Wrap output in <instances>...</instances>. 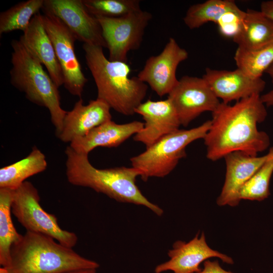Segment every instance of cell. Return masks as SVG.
I'll use <instances>...</instances> for the list:
<instances>
[{
	"mask_svg": "<svg viewBox=\"0 0 273 273\" xmlns=\"http://www.w3.org/2000/svg\"><path fill=\"white\" fill-rule=\"evenodd\" d=\"M188 57V52L170 37L159 54L148 58L137 76L162 97L168 95L177 83V67Z\"/></svg>",
	"mask_w": 273,
	"mask_h": 273,
	"instance_id": "cell-12",
	"label": "cell"
},
{
	"mask_svg": "<svg viewBox=\"0 0 273 273\" xmlns=\"http://www.w3.org/2000/svg\"><path fill=\"white\" fill-rule=\"evenodd\" d=\"M238 47L259 50L273 44V22L260 11L248 9L239 33L233 38Z\"/></svg>",
	"mask_w": 273,
	"mask_h": 273,
	"instance_id": "cell-20",
	"label": "cell"
},
{
	"mask_svg": "<svg viewBox=\"0 0 273 273\" xmlns=\"http://www.w3.org/2000/svg\"><path fill=\"white\" fill-rule=\"evenodd\" d=\"M267 115L260 95L236 102L233 105L220 102L212 112L210 127L203 140L206 157L215 161L234 152L256 156L270 145L268 135L257 124Z\"/></svg>",
	"mask_w": 273,
	"mask_h": 273,
	"instance_id": "cell-1",
	"label": "cell"
},
{
	"mask_svg": "<svg viewBox=\"0 0 273 273\" xmlns=\"http://www.w3.org/2000/svg\"><path fill=\"white\" fill-rule=\"evenodd\" d=\"M55 240L46 235L26 231L12 245L10 263L6 268L10 273H62L99 267L97 262Z\"/></svg>",
	"mask_w": 273,
	"mask_h": 273,
	"instance_id": "cell-4",
	"label": "cell"
},
{
	"mask_svg": "<svg viewBox=\"0 0 273 273\" xmlns=\"http://www.w3.org/2000/svg\"><path fill=\"white\" fill-rule=\"evenodd\" d=\"M96 17L117 18L141 10L139 0H82Z\"/></svg>",
	"mask_w": 273,
	"mask_h": 273,
	"instance_id": "cell-27",
	"label": "cell"
},
{
	"mask_svg": "<svg viewBox=\"0 0 273 273\" xmlns=\"http://www.w3.org/2000/svg\"><path fill=\"white\" fill-rule=\"evenodd\" d=\"M109 50V59L127 62V54L139 49L152 14L140 10L117 18L96 17Z\"/></svg>",
	"mask_w": 273,
	"mask_h": 273,
	"instance_id": "cell-8",
	"label": "cell"
},
{
	"mask_svg": "<svg viewBox=\"0 0 273 273\" xmlns=\"http://www.w3.org/2000/svg\"><path fill=\"white\" fill-rule=\"evenodd\" d=\"M65 153L66 174L71 184L90 188L119 202L145 206L158 216L163 213L162 209L148 200L137 186L136 178L141 175L138 169L124 166L96 168L90 163L88 154L77 153L69 146Z\"/></svg>",
	"mask_w": 273,
	"mask_h": 273,
	"instance_id": "cell-2",
	"label": "cell"
},
{
	"mask_svg": "<svg viewBox=\"0 0 273 273\" xmlns=\"http://www.w3.org/2000/svg\"><path fill=\"white\" fill-rule=\"evenodd\" d=\"M196 273H235L231 271L224 269L220 266L218 261H213L209 259L203 262V267Z\"/></svg>",
	"mask_w": 273,
	"mask_h": 273,
	"instance_id": "cell-29",
	"label": "cell"
},
{
	"mask_svg": "<svg viewBox=\"0 0 273 273\" xmlns=\"http://www.w3.org/2000/svg\"><path fill=\"white\" fill-rule=\"evenodd\" d=\"M0 273H10L8 269L5 267L2 266L0 268Z\"/></svg>",
	"mask_w": 273,
	"mask_h": 273,
	"instance_id": "cell-33",
	"label": "cell"
},
{
	"mask_svg": "<svg viewBox=\"0 0 273 273\" xmlns=\"http://www.w3.org/2000/svg\"><path fill=\"white\" fill-rule=\"evenodd\" d=\"M238 8L234 1L208 0L190 6L183 20L189 29H196L209 22L216 23L224 13Z\"/></svg>",
	"mask_w": 273,
	"mask_h": 273,
	"instance_id": "cell-23",
	"label": "cell"
},
{
	"mask_svg": "<svg viewBox=\"0 0 273 273\" xmlns=\"http://www.w3.org/2000/svg\"><path fill=\"white\" fill-rule=\"evenodd\" d=\"M202 77L215 96L226 104L260 95L265 86L261 78H252L238 69L231 71L207 68Z\"/></svg>",
	"mask_w": 273,
	"mask_h": 273,
	"instance_id": "cell-16",
	"label": "cell"
},
{
	"mask_svg": "<svg viewBox=\"0 0 273 273\" xmlns=\"http://www.w3.org/2000/svg\"><path fill=\"white\" fill-rule=\"evenodd\" d=\"M23 32L19 40L46 67L49 75L59 87L64 83L63 76L53 44L46 31L42 14L39 12L36 14Z\"/></svg>",
	"mask_w": 273,
	"mask_h": 273,
	"instance_id": "cell-18",
	"label": "cell"
},
{
	"mask_svg": "<svg viewBox=\"0 0 273 273\" xmlns=\"http://www.w3.org/2000/svg\"><path fill=\"white\" fill-rule=\"evenodd\" d=\"M82 48L97 88V98L119 113L133 115L146 96L147 84L138 76H129L131 69L127 62L107 58L102 47L83 43Z\"/></svg>",
	"mask_w": 273,
	"mask_h": 273,
	"instance_id": "cell-3",
	"label": "cell"
},
{
	"mask_svg": "<svg viewBox=\"0 0 273 273\" xmlns=\"http://www.w3.org/2000/svg\"><path fill=\"white\" fill-rule=\"evenodd\" d=\"M237 69L253 79L261 78L273 63V44L259 50L237 48L234 56Z\"/></svg>",
	"mask_w": 273,
	"mask_h": 273,
	"instance_id": "cell-25",
	"label": "cell"
},
{
	"mask_svg": "<svg viewBox=\"0 0 273 273\" xmlns=\"http://www.w3.org/2000/svg\"><path fill=\"white\" fill-rule=\"evenodd\" d=\"M210 125L209 120L196 127L178 129L164 136L143 153L131 158L132 167L139 170L144 181L152 177H165L186 156L188 145L204 139Z\"/></svg>",
	"mask_w": 273,
	"mask_h": 273,
	"instance_id": "cell-6",
	"label": "cell"
},
{
	"mask_svg": "<svg viewBox=\"0 0 273 273\" xmlns=\"http://www.w3.org/2000/svg\"><path fill=\"white\" fill-rule=\"evenodd\" d=\"M43 13L44 26L62 70L63 85L72 95L80 98L87 79L75 52L76 38L59 18L48 12Z\"/></svg>",
	"mask_w": 273,
	"mask_h": 273,
	"instance_id": "cell-9",
	"label": "cell"
},
{
	"mask_svg": "<svg viewBox=\"0 0 273 273\" xmlns=\"http://www.w3.org/2000/svg\"><path fill=\"white\" fill-rule=\"evenodd\" d=\"M177 113L180 125L187 126L204 112H213L220 103L203 77L185 75L168 95Z\"/></svg>",
	"mask_w": 273,
	"mask_h": 273,
	"instance_id": "cell-10",
	"label": "cell"
},
{
	"mask_svg": "<svg viewBox=\"0 0 273 273\" xmlns=\"http://www.w3.org/2000/svg\"><path fill=\"white\" fill-rule=\"evenodd\" d=\"M245 15V12L240 8L224 13L216 23L220 34L226 37H235L241 30Z\"/></svg>",
	"mask_w": 273,
	"mask_h": 273,
	"instance_id": "cell-28",
	"label": "cell"
},
{
	"mask_svg": "<svg viewBox=\"0 0 273 273\" xmlns=\"http://www.w3.org/2000/svg\"><path fill=\"white\" fill-rule=\"evenodd\" d=\"M44 0L21 2L0 14V34L14 31L23 32L32 18L42 9Z\"/></svg>",
	"mask_w": 273,
	"mask_h": 273,
	"instance_id": "cell-24",
	"label": "cell"
},
{
	"mask_svg": "<svg viewBox=\"0 0 273 273\" xmlns=\"http://www.w3.org/2000/svg\"><path fill=\"white\" fill-rule=\"evenodd\" d=\"M62 273H96V269L84 268L77 269L65 271Z\"/></svg>",
	"mask_w": 273,
	"mask_h": 273,
	"instance_id": "cell-32",
	"label": "cell"
},
{
	"mask_svg": "<svg viewBox=\"0 0 273 273\" xmlns=\"http://www.w3.org/2000/svg\"><path fill=\"white\" fill-rule=\"evenodd\" d=\"M47 165L44 154L34 146L26 157L0 169V188L15 190L28 177L44 171Z\"/></svg>",
	"mask_w": 273,
	"mask_h": 273,
	"instance_id": "cell-21",
	"label": "cell"
},
{
	"mask_svg": "<svg viewBox=\"0 0 273 273\" xmlns=\"http://www.w3.org/2000/svg\"><path fill=\"white\" fill-rule=\"evenodd\" d=\"M144 123L134 121L117 124L110 120L90 130L83 136L74 139L69 146L75 152L88 154L98 147H117L143 128Z\"/></svg>",
	"mask_w": 273,
	"mask_h": 273,
	"instance_id": "cell-19",
	"label": "cell"
},
{
	"mask_svg": "<svg viewBox=\"0 0 273 273\" xmlns=\"http://www.w3.org/2000/svg\"><path fill=\"white\" fill-rule=\"evenodd\" d=\"M169 260L158 265L155 273L172 271L174 273H196L202 268V262L212 257L220 259L224 263L233 264V259L218 251L211 248L207 244L204 233L199 234L188 242L177 241L168 252Z\"/></svg>",
	"mask_w": 273,
	"mask_h": 273,
	"instance_id": "cell-13",
	"label": "cell"
},
{
	"mask_svg": "<svg viewBox=\"0 0 273 273\" xmlns=\"http://www.w3.org/2000/svg\"><path fill=\"white\" fill-rule=\"evenodd\" d=\"M42 9L59 18L77 40L107 48L98 19L89 12L82 0H44Z\"/></svg>",
	"mask_w": 273,
	"mask_h": 273,
	"instance_id": "cell-11",
	"label": "cell"
},
{
	"mask_svg": "<svg viewBox=\"0 0 273 273\" xmlns=\"http://www.w3.org/2000/svg\"><path fill=\"white\" fill-rule=\"evenodd\" d=\"M271 78L273 84V63L265 72ZM261 100L263 104L267 107L273 106V89L266 94L260 96Z\"/></svg>",
	"mask_w": 273,
	"mask_h": 273,
	"instance_id": "cell-30",
	"label": "cell"
},
{
	"mask_svg": "<svg viewBox=\"0 0 273 273\" xmlns=\"http://www.w3.org/2000/svg\"><path fill=\"white\" fill-rule=\"evenodd\" d=\"M11 210L26 231L49 236L69 248L76 245V235L62 229L56 216L41 207L38 192L31 183L25 181L14 190Z\"/></svg>",
	"mask_w": 273,
	"mask_h": 273,
	"instance_id": "cell-7",
	"label": "cell"
},
{
	"mask_svg": "<svg viewBox=\"0 0 273 273\" xmlns=\"http://www.w3.org/2000/svg\"><path fill=\"white\" fill-rule=\"evenodd\" d=\"M11 45L13 50L12 67L10 70L11 84L24 93L30 102L48 109L58 136L67 113L61 106L59 87L44 70L41 62L19 39L12 40Z\"/></svg>",
	"mask_w": 273,
	"mask_h": 273,
	"instance_id": "cell-5",
	"label": "cell"
},
{
	"mask_svg": "<svg viewBox=\"0 0 273 273\" xmlns=\"http://www.w3.org/2000/svg\"><path fill=\"white\" fill-rule=\"evenodd\" d=\"M260 11L273 22V0L262 2Z\"/></svg>",
	"mask_w": 273,
	"mask_h": 273,
	"instance_id": "cell-31",
	"label": "cell"
},
{
	"mask_svg": "<svg viewBox=\"0 0 273 273\" xmlns=\"http://www.w3.org/2000/svg\"><path fill=\"white\" fill-rule=\"evenodd\" d=\"M14 190L0 188V264L7 267L10 263L11 248L22 235L18 233L11 217Z\"/></svg>",
	"mask_w": 273,
	"mask_h": 273,
	"instance_id": "cell-22",
	"label": "cell"
},
{
	"mask_svg": "<svg viewBox=\"0 0 273 273\" xmlns=\"http://www.w3.org/2000/svg\"><path fill=\"white\" fill-rule=\"evenodd\" d=\"M135 113L142 115L145 122L133 140L144 144L146 148L164 136L179 129L181 125L176 111L168 98L157 101L148 100L135 109Z\"/></svg>",
	"mask_w": 273,
	"mask_h": 273,
	"instance_id": "cell-14",
	"label": "cell"
},
{
	"mask_svg": "<svg viewBox=\"0 0 273 273\" xmlns=\"http://www.w3.org/2000/svg\"><path fill=\"white\" fill-rule=\"evenodd\" d=\"M110 107L103 100L97 98L86 105L81 98L73 109L67 111L60 133L57 136L62 142L71 143L82 137L95 127L111 120Z\"/></svg>",
	"mask_w": 273,
	"mask_h": 273,
	"instance_id": "cell-17",
	"label": "cell"
},
{
	"mask_svg": "<svg viewBox=\"0 0 273 273\" xmlns=\"http://www.w3.org/2000/svg\"><path fill=\"white\" fill-rule=\"evenodd\" d=\"M269 151V157L241 188L239 192L241 200L261 201L270 195L269 186L273 173V147Z\"/></svg>",
	"mask_w": 273,
	"mask_h": 273,
	"instance_id": "cell-26",
	"label": "cell"
},
{
	"mask_svg": "<svg viewBox=\"0 0 273 273\" xmlns=\"http://www.w3.org/2000/svg\"><path fill=\"white\" fill-rule=\"evenodd\" d=\"M270 155L252 156L241 152L231 153L223 158L226 171L223 186L216 203L218 206H237L241 200L239 192L242 186L255 174Z\"/></svg>",
	"mask_w": 273,
	"mask_h": 273,
	"instance_id": "cell-15",
	"label": "cell"
}]
</instances>
